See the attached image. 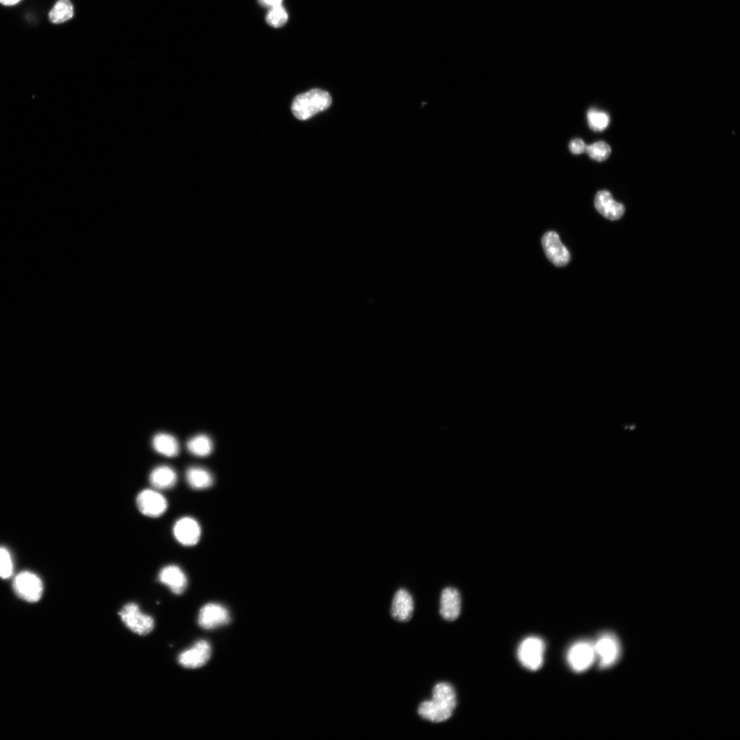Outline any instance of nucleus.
Wrapping results in <instances>:
<instances>
[{
  "label": "nucleus",
  "instance_id": "nucleus-10",
  "mask_svg": "<svg viewBox=\"0 0 740 740\" xmlns=\"http://www.w3.org/2000/svg\"><path fill=\"white\" fill-rule=\"evenodd\" d=\"M230 621V613L221 604L208 603L199 610L197 621L199 626L206 630L214 629L227 624Z\"/></svg>",
  "mask_w": 740,
  "mask_h": 740
},
{
  "label": "nucleus",
  "instance_id": "nucleus-11",
  "mask_svg": "<svg viewBox=\"0 0 740 740\" xmlns=\"http://www.w3.org/2000/svg\"><path fill=\"white\" fill-rule=\"evenodd\" d=\"M542 245L547 258L554 265L563 267L569 262V252L556 232H546L542 238Z\"/></svg>",
  "mask_w": 740,
  "mask_h": 740
},
{
  "label": "nucleus",
  "instance_id": "nucleus-4",
  "mask_svg": "<svg viewBox=\"0 0 740 740\" xmlns=\"http://www.w3.org/2000/svg\"><path fill=\"white\" fill-rule=\"evenodd\" d=\"M545 643L536 637L526 638L519 645L517 656L523 667L535 671L541 667L543 663Z\"/></svg>",
  "mask_w": 740,
  "mask_h": 740
},
{
  "label": "nucleus",
  "instance_id": "nucleus-18",
  "mask_svg": "<svg viewBox=\"0 0 740 740\" xmlns=\"http://www.w3.org/2000/svg\"><path fill=\"white\" fill-rule=\"evenodd\" d=\"M152 446L158 454L167 456H176L180 452V446L177 439L172 435L166 433H158L152 439Z\"/></svg>",
  "mask_w": 740,
  "mask_h": 740
},
{
  "label": "nucleus",
  "instance_id": "nucleus-5",
  "mask_svg": "<svg viewBox=\"0 0 740 740\" xmlns=\"http://www.w3.org/2000/svg\"><path fill=\"white\" fill-rule=\"evenodd\" d=\"M13 588L20 597L29 602L38 601L43 591L41 580L30 571L18 574L13 581Z\"/></svg>",
  "mask_w": 740,
  "mask_h": 740
},
{
  "label": "nucleus",
  "instance_id": "nucleus-13",
  "mask_svg": "<svg viewBox=\"0 0 740 740\" xmlns=\"http://www.w3.org/2000/svg\"><path fill=\"white\" fill-rule=\"evenodd\" d=\"M158 580L176 595L184 593L188 584L186 575L179 566L175 565H169L162 567L159 571Z\"/></svg>",
  "mask_w": 740,
  "mask_h": 740
},
{
  "label": "nucleus",
  "instance_id": "nucleus-21",
  "mask_svg": "<svg viewBox=\"0 0 740 740\" xmlns=\"http://www.w3.org/2000/svg\"><path fill=\"white\" fill-rule=\"evenodd\" d=\"M73 6L69 0H58L49 13V18L53 23L65 22L73 16Z\"/></svg>",
  "mask_w": 740,
  "mask_h": 740
},
{
  "label": "nucleus",
  "instance_id": "nucleus-3",
  "mask_svg": "<svg viewBox=\"0 0 740 740\" xmlns=\"http://www.w3.org/2000/svg\"><path fill=\"white\" fill-rule=\"evenodd\" d=\"M119 615L125 626L138 635H147L153 630V617L141 612L138 605L134 602L125 604L119 612Z\"/></svg>",
  "mask_w": 740,
  "mask_h": 740
},
{
  "label": "nucleus",
  "instance_id": "nucleus-27",
  "mask_svg": "<svg viewBox=\"0 0 740 740\" xmlns=\"http://www.w3.org/2000/svg\"><path fill=\"white\" fill-rule=\"evenodd\" d=\"M283 0H258V3L266 8H271L282 5Z\"/></svg>",
  "mask_w": 740,
  "mask_h": 740
},
{
  "label": "nucleus",
  "instance_id": "nucleus-8",
  "mask_svg": "<svg viewBox=\"0 0 740 740\" xmlns=\"http://www.w3.org/2000/svg\"><path fill=\"white\" fill-rule=\"evenodd\" d=\"M595 658L593 643L586 641L575 643L567 653L568 663L576 672H582L589 669Z\"/></svg>",
  "mask_w": 740,
  "mask_h": 740
},
{
  "label": "nucleus",
  "instance_id": "nucleus-7",
  "mask_svg": "<svg viewBox=\"0 0 740 740\" xmlns=\"http://www.w3.org/2000/svg\"><path fill=\"white\" fill-rule=\"evenodd\" d=\"M593 647L595 656L598 658L599 665L602 668L611 666L619 658V643L613 634H602L593 643Z\"/></svg>",
  "mask_w": 740,
  "mask_h": 740
},
{
  "label": "nucleus",
  "instance_id": "nucleus-12",
  "mask_svg": "<svg viewBox=\"0 0 740 740\" xmlns=\"http://www.w3.org/2000/svg\"><path fill=\"white\" fill-rule=\"evenodd\" d=\"M201 530L199 523L190 517L177 519L173 527L175 539L184 546L196 545L201 537Z\"/></svg>",
  "mask_w": 740,
  "mask_h": 740
},
{
  "label": "nucleus",
  "instance_id": "nucleus-6",
  "mask_svg": "<svg viewBox=\"0 0 740 740\" xmlns=\"http://www.w3.org/2000/svg\"><path fill=\"white\" fill-rule=\"evenodd\" d=\"M136 506L144 515L150 517H158L167 509L168 503L157 490L147 489L141 491L136 497Z\"/></svg>",
  "mask_w": 740,
  "mask_h": 740
},
{
  "label": "nucleus",
  "instance_id": "nucleus-20",
  "mask_svg": "<svg viewBox=\"0 0 740 740\" xmlns=\"http://www.w3.org/2000/svg\"><path fill=\"white\" fill-rule=\"evenodd\" d=\"M188 450L193 455L204 457L210 455L213 450L212 440L206 434H198L187 442Z\"/></svg>",
  "mask_w": 740,
  "mask_h": 740
},
{
  "label": "nucleus",
  "instance_id": "nucleus-14",
  "mask_svg": "<svg viewBox=\"0 0 740 740\" xmlns=\"http://www.w3.org/2000/svg\"><path fill=\"white\" fill-rule=\"evenodd\" d=\"M594 205L599 213L610 220L620 219L625 212L624 205L616 201L608 190L597 193L594 199Z\"/></svg>",
  "mask_w": 740,
  "mask_h": 740
},
{
  "label": "nucleus",
  "instance_id": "nucleus-24",
  "mask_svg": "<svg viewBox=\"0 0 740 740\" xmlns=\"http://www.w3.org/2000/svg\"><path fill=\"white\" fill-rule=\"evenodd\" d=\"M585 151L592 159L601 162L609 157L611 149L607 143L599 141L587 146Z\"/></svg>",
  "mask_w": 740,
  "mask_h": 740
},
{
  "label": "nucleus",
  "instance_id": "nucleus-25",
  "mask_svg": "<svg viewBox=\"0 0 740 740\" xmlns=\"http://www.w3.org/2000/svg\"><path fill=\"white\" fill-rule=\"evenodd\" d=\"M13 564L9 552L0 547V578H8L12 574Z\"/></svg>",
  "mask_w": 740,
  "mask_h": 740
},
{
  "label": "nucleus",
  "instance_id": "nucleus-19",
  "mask_svg": "<svg viewBox=\"0 0 740 740\" xmlns=\"http://www.w3.org/2000/svg\"><path fill=\"white\" fill-rule=\"evenodd\" d=\"M186 478L188 485L197 490L207 489L213 484L212 474L202 467H189L186 472Z\"/></svg>",
  "mask_w": 740,
  "mask_h": 740
},
{
  "label": "nucleus",
  "instance_id": "nucleus-28",
  "mask_svg": "<svg viewBox=\"0 0 740 740\" xmlns=\"http://www.w3.org/2000/svg\"><path fill=\"white\" fill-rule=\"evenodd\" d=\"M21 0H0V3L5 5H13L18 3Z\"/></svg>",
  "mask_w": 740,
  "mask_h": 740
},
{
  "label": "nucleus",
  "instance_id": "nucleus-16",
  "mask_svg": "<svg viewBox=\"0 0 740 740\" xmlns=\"http://www.w3.org/2000/svg\"><path fill=\"white\" fill-rule=\"evenodd\" d=\"M413 610L414 602L411 595L406 589H399L392 601V617L399 621H407L412 617Z\"/></svg>",
  "mask_w": 740,
  "mask_h": 740
},
{
  "label": "nucleus",
  "instance_id": "nucleus-2",
  "mask_svg": "<svg viewBox=\"0 0 740 740\" xmlns=\"http://www.w3.org/2000/svg\"><path fill=\"white\" fill-rule=\"evenodd\" d=\"M332 103L330 94L321 89H312L297 95L291 106L292 112L299 120L310 119L328 108Z\"/></svg>",
  "mask_w": 740,
  "mask_h": 740
},
{
  "label": "nucleus",
  "instance_id": "nucleus-15",
  "mask_svg": "<svg viewBox=\"0 0 740 740\" xmlns=\"http://www.w3.org/2000/svg\"><path fill=\"white\" fill-rule=\"evenodd\" d=\"M461 599L458 591L454 587L445 588L441 594V616L447 621H454L460 613Z\"/></svg>",
  "mask_w": 740,
  "mask_h": 740
},
{
  "label": "nucleus",
  "instance_id": "nucleus-17",
  "mask_svg": "<svg viewBox=\"0 0 740 740\" xmlns=\"http://www.w3.org/2000/svg\"><path fill=\"white\" fill-rule=\"evenodd\" d=\"M177 478L176 472L173 468L160 465L151 471L149 480L154 489L161 490L173 487L177 482Z\"/></svg>",
  "mask_w": 740,
  "mask_h": 740
},
{
  "label": "nucleus",
  "instance_id": "nucleus-1",
  "mask_svg": "<svg viewBox=\"0 0 740 740\" xmlns=\"http://www.w3.org/2000/svg\"><path fill=\"white\" fill-rule=\"evenodd\" d=\"M456 706V695L454 687L441 682L434 685L432 699L422 702L418 706L419 715L427 721L439 723L448 719Z\"/></svg>",
  "mask_w": 740,
  "mask_h": 740
},
{
  "label": "nucleus",
  "instance_id": "nucleus-22",
  "mask_svg": "<svg viewBox=\"0 0 740 740\" xmlns=\"http://www.w3.org/2000/svg\"><path fill=\"white\" fill-rule=\"evenodd\" d=\"M587 121L591 130L600 132L605 130L608 125L609 116L604 112L592 108L587 112Z\"/></svg>",
  "mask_w": 740,
  "mask_h": 740
},
{
  "label": "nucleus",
  "instance_id": "nucleus-23",
  "mask_svg": "<svg viewBox=\"0 0 740 740\" xmlns=\"http://www.w3.org/2000/svg\"><path fill=\"white\" fill-rule=\"evenodd\" d=\"M288 21V14L285 8L282 5H278L269 9L266 15V22L273 27H280Z\"/></svg>",
  "mask_w": 740,
  "mask_h": 740
},
{
  "label": "nucleus",
  "instance_id": "nucleus-9",
  "mask_svg": "<svg viewBox=\"0 0 740 740\" xmlns=\"http://www.w3.org/2000/svg\"><path fill=\"white\" fill-rule=\"evenodd\" d=\"M211 653L210 643L206 640H199L190 648L182 651L177 657V661L183 667L196 669L209 661Z\"/></svg>",
  "mask_w": 740,
  "mask_h": 740
},
{
  "label": "nucleus",
  "instance_id": "nucleus-26",
  "mask_svg": "<svg viewBox=\"0 0 740 740\" xmlns=\"http://www.w3.org/2000/svg\"><path fill=\"white\" fill-rule=\"evenodd\" d=\"M569 148L572 153L580 154L586 151L587 145L580 138H575L570 142Z\"/></svg>",
  "mask_w": 740,
  "mask_h": 740
}]
</instances>
